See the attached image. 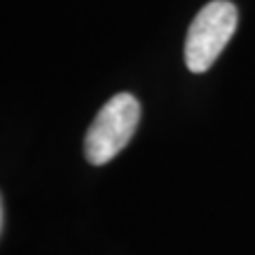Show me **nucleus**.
<instances>
[{
	"instance_id": "obj_1",
	"label": "nucleus",
	"mask_w": 255,
	"mask_h": 255,
	"mask_svg": "<svg viewBox=\"0 0 255 255\" xmlns=\"http://www.w3.org/2000/svg\"><path fill=\"white\" fill-rule=\"evenodd\" d=\"M140 122V105L132 94L113 96L100 113L96 115L92 126L85 134V157L94 166H102L111 162L128 142L132 140L134 132Z\"/></svg>"
},
{
	"instance_id": "obj_2",
	"label": "nucleus",
	"mask_w": 255,
	"mask_h": 255,
	"mask_svg": "<svg viewBox=\"0 0 255 255\" xmlns=\"http://www.w3.org/2000/svg\"><path fill=\"white\" fill-rule=\"evenodd\" d=\"M238 23V11L230 0H211L191 21L185 38V64L191 73H206L226 49Z\"/></svg>"
},
{
	"instance_id": "obj_3",
	"label": "nucleus",
	"mask_w": 255,
	"mask_h": 255,
	"mask_svg": "<svg viewBox=\"0 0 255 255\" xmlns=\"http://www.w3.org/2000/svg\"><path fill=\"white\" fill-rule=\"evenodd\" d=\"M4 226H6V206H4V200L0 202V230L4 232Z\"/></svg>"
}]
</instances>
